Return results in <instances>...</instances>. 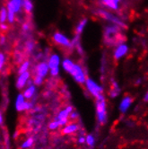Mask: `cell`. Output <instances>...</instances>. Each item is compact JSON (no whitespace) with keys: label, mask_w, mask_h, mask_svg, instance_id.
<instances>
[{"label":"cell","mask_w":148,"mask_h":149,"mask_svg":"<svg viewBox=\"0 0 148 149\" xmlns=\"http://www.w3.org/2000/svg\"><path fill=\"white\" fill-rule=\"evenodd\" d=\"M0 28H2V30H6L7 25L6 24H0Z\"/></svg>","instance_id":"obj_30"},{"label":"cell","mask_w":148,"mask_h":149,"mask_svg":"<svg viewBox=\"0 0 148 149\" xmlns=\"http://www.w3.org/2000/svg\"><path fill=\"white\" fill-rule=\"evenodd\" d=\"M96 111H97V118L100 123L103 124L107 120V111H106V102L103 97V95H100L97 97L96 102Z\"/></svg>","instance_id":"obj_1"},{"label":"cell","mask_w":148,"mask_h":149,"mask_svg":"<svg viewBox=\"0 0 148 149\" xmlns=\"http://www.w3.org/2000/svg\"><path fill=\"white\" fill-rule=\"evenodd\" d=\"M23 1L24 0H11L9 3L12 5V6L14 7L15 13H18L21 8H22V6H23Z\"/></svg>","instance_id":"obj_18"},{"label":"cell","mask_w":148,"mask_h":149,"mask_svg":"<svg viewBox=\"0 0 148 149\" xmlns=\"http://www.w3.org/2000/svg\"><path fill=\"white\" fill-rule=\"evenodd\" d=\"M15 108L18 111H26L31 108V103L25 102V98L24 97V94L21 93L17 96L16 102H15Z\"/></svg>","instance_id":"obj_5"},{"label":"cell","mask_w":148,"mask_h":149,"mask_svg":"<svg viewBox=\"0 0 148 149\" xmlns=\"http://www.w3.org/2000/svg\"><path fill=\"white\" fill-rule=\"evenodd\" d=\"M49 66L46 62H40L39 65L36 67V73H37V76L43 78L44 77L47 76V74L49 72Z\"/></svg>","instance_id":"obj_7"},{"label":"cell","mask_w":148,"mask_h":149,"mask_svg":"<svg viewBox=\"0 0 148 149\" xmlns=\"http://www.w3.org/2000/svg\"><path fill=\"white\" fill-rule=\"evenodd\" d=\"M22 7L24 9V11L26 13H30V12H31V10L33 8V4L31 0H24Z\"/></svg>","instance_id":"obj_19"},{"label":"cell","mask_w":148,"mask_h":149,"mask_svg":"<svg viewBox=\"0 0 148 149\" xmlns=\"http://www.w3.org/2000/svg\"><path fill=\"white\" fill-rule=\"evenodd\" d=\"M35 93V86H30L28 88H26V90L24 93V97L25 99H30L33 96V94Z\"/></svg>","instance_id":"obj_17"},{"label":"cell","mask_w":148,"mask_h":149,"mask_svg":"<svg viewBox=\"0 0 148 149\" xmlns=\"http://www.w3.org/2000/svg\"><path fill=\"white\" fill-rule=\"evenodd\" d=\"M69 74L78 84H84L86 81L85 73H84L83 68L80 65H78V64H75V66H74Z\"/></svg>","instance_id":"obj_2"},{"label":"cell","mask_w":148,"mask_h":149,"mask_svg":"<svg viewBox=\"0 0 148 149\" xmlns=\"http://www.w3.org/2000/svg\"><path fill=\"white\" fill-rule=\"evenodd\" d=\"M78 129V127L76 124H69L67 126H66L64 129L62 130V133L63 134H66V135H68V134H72L74 132H76Z\"/></svg>","instance_id":"obj_14"},{"label":"cell","mask_w":148,"mask_h":149,"mask_svg":"<svg viewBox=\"0 0 148 149\" xmlns=\"http://www.w3.org/2000/svg\"><path fill=\"white\" fill-rule=\"evenodd\" d=\"M2 123H3V115L1 112H0V125H1Z\"/></svg>","instance_id":"obj_32"},{"label":"cell","mask_w":148,"mask_h":149,"mask_svg":"<svg viewBox=\"0 0 148 149\" xmlns=\"http://www.w3.org/2000/svg\"><path fill=\"white\" fill-rule=\"evenodd\" d=\"M119 93H120V88H119V86H117V84H114V86H113V88H112V90H111V96L112 97H116L117 95L119 94Z\"/></svg>","instance_id":"obj_23"},{"label":"cell","mask_w":148,"mask_h":149,"mask_svg":"<svg viewBox=\"0 0 148 149\" xmlns=\"http://www.w3.org/2000/svg\"><path fill=\"white\" fill-rule=\"evenodd\" d=\"M85 142L88 146H92L93 144H94V137L92 136V135H88L86 137H85Z\"/></svg>","instance_id":"obj_24"},{"label":"cell","mask_w":148,"mask_h":149,"mask_svg":"<svg viewBox=\"0 0 148 149\" xmlns=\"http://www.w3.org/2000/svg\"><path fill=\"white\" fill-rule=\"evenodd\" d=\"M42 81H43V78L40 77H39V76H36V77H34V84H37V86H39V84H42Z\"/></svg>","instance_id":"obj_28"},{"label":"cell","mask_w":148,"mask_h":149,"mask_svg":"<svg viewBox=\"0 0 148 149\" xmlns=\"http://www.w3.org/2000/svg\"><path fill=\"white\" fill-rule=\"evenodd\" d=\"M29 67H30V62L29 61H24L22 65L20 66L19 68V74H22V73H24V72H27L28 69H29Z\"/></svg>","instance_id":"obj_21"},{"label":"cell","mask_w":148,"mask_h":149,"mask_svg":"<svg viewBox=\"0 0 148 149\" xmlns=\"http://www.w3.org/2000/svg\"><path fill=\"white\" fill-rule=\"evenodd\" d=\"M6 9H7V21L8 23L10 24H13L15 22V11L14 7L12 6V5L8 3L7 4V6H6Z\"/></svg>","instance_id":"obj_11"},{"label":"cell","mask_w":148,"mask_h":149,"mask_svg":"<svg viewBox=\"0 0 148 149\" xmlns=\"http://www.w3.org/2000/svg\"><path fill=\"white\" fill-rule=\"evenodd\" d=\"M52 39H53V41L57 45L62 46V47H70L71 46V41L68 39V37L67 35H65L64 33H59V31H57L52 36Z\"/></svg>","instance_id":"obj_4"},{"label":"cell","mask_w":148,"mask_h":149,"mask_svg":"<svg viewBox=\"0 0 148 149\" xmlns=\"http://www.w3.org/2000/svg\"><path fill=\"white\" fill-rule=\"evenodd\" d=\"M131 104H132V99L130 97H129V96L124 97L120 102V111L123 113L126 112L130 108Z\"/></svg>","instance_id":"obj_10"},{"label":"cell","mask_w":148,"mask_h":149,"mask_svg":"<svg viewBox=\"0 0 148 149\" xmlns=\"http://www.w3.org/2000/svg\"><path fill=\"white\" fill-rule=\"evenodd\" d=\"M48 66L49 69L55 68H59L60 65V57L58 54H52L48 61Z\"/></svg>","instance_id":"obj_9"},{"label":"cell","mask_w":148,"mask_h":149,"mask_svg":"<svg viewBox=\"0 0 148 149\" xmlns=\"http://www.w3.org/2000/svg\"><path fill=\"white\" fill-rule=\"evenodd\" d=\"M57 121H58V123L59 126H64V125L67 124V120H58Z\"/></svg>","instance_id":"obj_29"},{"label":"cell","mask_w":148,"mask_h":149,"mask_svg":"<svg viewBox=\"0 0 148 149\" xmlns=\"http://www.w3.org/2000/svg\"><path fill=\"white\" fill-rule=\"evenodd\" d=\"M7 20V9L6 7H2L0 9V24H5Z\"/></svg>","instance_id":"obj_20"},{"label":"cell","mask_w":148,"mask_h":149,"mask_svg":"<svg viewBox=\"0 0 148 149\" xmlns=\"http://www.w3.org/2000/svg\"><path fill=\"white\" fill-rule=\"evenodd\" d=\"M85 86H86V88L87 90L89 91V93L92 95L94 97H99L100 95L102 94V87L101 86L93 81L92 79L91 78H86V81H85Z\"/></svg>","instance_id":"obj_3"},{"label":"cell","mask_w":148,"mask_h":149,"mask_svg":"<svg viewBox=\"0 0 148 149\" xmlns=\"http://www.w3.org/2000/svg\"><path fill=\"white\" fill-rule=\"evenodd\" d=\"M58 127H59V125H58V123L57 120L49 124V130H56V129H58Z\"/></svg>","instance_id":"obj_26"},{"label":"cell","mask_w":148,"mask_h":149,"mask_svg":"<svg viewBox=\"0 0 148 149\" xmlns=\"http://www.w3.org/2000/svg\"><path fill=\"white\" fill-rule=\"evenodd\" d=\"M6 62V56L3 54V53H0V71L3 68L4 65Z\"/></svg>","instance_id":"obj_25"},{"label":"cell","mask_w":148,"mask_h":149,"mask_svg":"<svg viewBox=\"0 0 148 149\" xmlns=\"http://www.w3.org/2000/svg\"><path fill=\"white\" fill-rule=\"evenodd\" d=\"M33 138L30 137L22 144V148H29L30 146H33Z\"/></svg>","instance_id":"obj_22"},{"label":"cell","mask_w":148,"mask_h":149,"mask_svg":"<svg viewBox=\"0 0 148 149\" xmlns=\"http://www.w3.org/2000/svg\"><path fill=\"white\" fill-rule=\"evenodd\" d=\"M129 50V48L126 44H120L117 47V49H115V52H114V58L116 59H120L122 57H124L126 52Z\"/></svg>","instance_id":"obj_8"},{"label":"cell","mask_w":148,"mask_h":149,"mask_svg":"<svg viewBox=\"0 0 148 149\" xmlns=\"http://www.w3.org/2000/svg\"><path fill=\"white\" fill-rule=\"evenodd\" d=\"M58 73H59V68H55L50 69V74L52 77H57Z\"/></svg>","instance_id":"obj_27"},{"label":"cell","mask_w":148,"mask_h":149,"mask_svg":"<svg viewBox=\"0 0 148 149\" xmlns=\"http://www.w3.org/2000/svg\"><path fill=\"white\" fill-rule=\"evenodd\" d=\"M103 2V4L105 6H107L108 7L111 8V9H118L119 7V3H120V0H101Z\"/></svg>","instance_id":"obj_15"},{"label":"cell","mask_w":148,"mask_h":149,"mask_svg":"<svg viewBox=\"0 0 148 149\" xmlns=\"http://www.w3.org/2000/svg\"><path fill=\"white\" fill-rule=\"evenodd\" d=\"M145 101L148 102V92L146 93V94H145Z\"/></svg>","instance_id":"obj_33"},{"label":"cell","mask_w":148,"mask_h":149,"mask_svg":"<svg viewBox=\"0 0 148 149\" xmlns=\"http://www.w3.org/2000/svg\"><path fill=\"white\" fill-rule=\"evenodd\" d=\"M86 24H87V19H83V20H81L80 22L77 24L76 28V33H77V34H81V33H83V29L85 28Z\"/></svg>","instance_id":"obj_16"},{"label":"cell","mask_w":148,"mask_h":149,"mask_svg":"<svg viewBox=\"0 0 148 149\" xmlns=\"http://www.w3.org/2000/svg\"><path fill=\"white\" fill-rule=\"evenodd\" d=\"M62 68L65 71H67V73H70V71L72 70V68L75 66V63L73 62V60H71L70 58H65L61 63Z\"/></svg>","instance_id":"obj_12"},{"label":"cell","mask_w":148,"mask_h":149,"mask_svg":"<svg viewBox=\"0 0 148 149\" xmlns=\"http://www.w3.org/2000/svg\"><path fill=\"white\" fill-rule=\"evenodd\" d=\"M84 142H85V138L83 137V136H81V137L79 138V143L83 144V143H84Z\"/></svg>","instance_id":"obj_31"},{"label":"cell","mask_w":148,"mask_h":149,"mask_svg":"<svg viewBox=\"0 0 148 149\" xmlns=\"http://www.w3.org/2000/svg\"><path fill=\"white\" fill-rule=\"evenodd\" d=\"M29 78H30V73H29V71L20 74V76L18 77L17 81H16V87L18 89H22L26 84V83L29 80Z\"/></svg>","instance_id":"obj_6"},{"label":"cell","mask_w":148,"mask_h":149,"mask_svg":"<svg viewBox=\"0 0 148 149\" xmlns=\"http://www.w3.org/2000/svg\"><path fill=\"white\" fill-rule=\"evenodd\" d=\"M72 111H73V108L71 106H68V107H67L65 110H63L59 112V114L58 116V120H67L68 115L72 112Z\"/></svg>","instance_id":"obj_13"}]
</instances>
